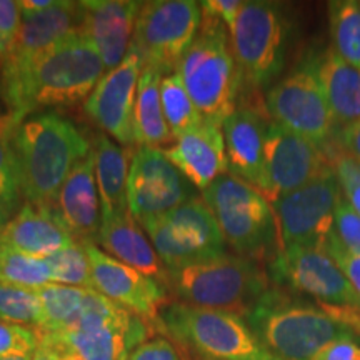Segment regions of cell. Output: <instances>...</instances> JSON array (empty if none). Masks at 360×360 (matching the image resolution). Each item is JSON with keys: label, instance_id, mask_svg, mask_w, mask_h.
Instances as JSON below:
<instances>
[{"label": "cell", "instance_id": "cell-1", "mask_svg": "<svg viewBox=\"0 0 360 360\" xmlns=\"http://www.w3.org/2000/svg\"><path fill=\"white\" fill-rule=\"evenodd\" d=\"M107 74L97 49L82 34L53 45L24 69L2 74V101L25 120L34 112L87 101Z\"/></svg>", "mask_w": 360, "mask_h": 360}, {"label": "cell", "instance_id": "cell-2", "mask_svg": "<svg viewBox=\"0 0 360 360\" xmlns=\"http://www.w3.org/2000/svg\"><path fill=\"white\" fill-rule=\"evenodd\" d=\"M245 321L281 360H312L337 339H360V310L309 302L276 285L260 297Z\"/></svg>", "mask_w": 360, "mask_h": 360}, {"label": "cell", "instance_id": "cell-3", "mask_svg": "<svg viewBox=\"0 0 360 360\" xmlns=\"http://www.w3.org/2000/svg\"><path fill=\"white\" fill-rule=\"evenodd\" d=\"M20 187L25 202L56 207L57 195L72 169L92 147L70 120L57 114L27 117L15 132Z\"/></svg>", "mask_w": 360, "mask_h": 360}, {"label": "cell", "instance_id": "cell-4", "mask_svg": "<svg viewBox=\"0 0 360 360\" xmlns=\"http://www.w3.org/2000/svg\"><path fill=\"white\" fill-rule=\"evenodd\" d=\"M193 105L210 122L224 125L237 110L242 75L222 22L202 12V27L177 65Z\"/></svg>", "mask_w": 360, "mask_h": 360}, {"label": "cell", "instance_id": "cell-5", "mask_svg": "<svg viewBox=\"0 0 360 360\" xmlns=\"http://www.w3.org/2000/svg\"><path fill=\"white\" fill-rule=\"evenodd\" d=\"M270 287L269 272L259 260L229 254L172 270L167 281V289L180 304L222 310L244 319Z\"/></svg>", "mask_w": 360, "mask_h": 360}, {"label": "cell", "instance_id": "cell-6", "mask_svg": "<svg viewBox=\"0 0 360 360\" xmlns=\"http://www.w3.org/2000/svg\"><path fill=\"white\" fill-rule=\"evenodd\" d=\"M160 327L180 347L204 360H281L240 315L170 302L160 310Z\"/></svg>", "mask_w": 360, "mask_h": 360}, {"label": "cell", "instance_id": "cell-7", "mask_svg": "<svg viewBox=\"0 0 360 360\" xmlns=\"http://www.w3.org/2000/svg\"><path fill=\"white\" fill-rule=\"evenodd\" d=\"M202 199L237 255L259 260L278 245L272 204L244 180L225 174L202 192Z\"/></svg>", "mask_w": 360, "mask_h": 360}, {"label": "cell", "instance_id": "cell-8", "mask_svg": "<svg viewBox=\"0 0 360 360\" xmlns=\"http://www.w3.org/2000/svg\"><path fill=\"white\" fill-rule=\"evenodd\" d=\"M139 224L169 272L227 255L224 233L202 197Z\"/></svg>", "mask_w": 360, "mask_h": 360}, {"label": "cell", "instance_id": "cell-9", "mask_svg": "<svg viewBox=\"0 0 360 360\" xmlns=\"http://www.w3.org/2000/svg\"><path fill=\"white\" fill-rule=\"evenodd\" d=\"M229 35L242 82L262 89L281 74L285 64L289 24L278 4L244 2Z\"/></svg>", "mask_w": 360, "mask_h": 360}, {"label": "cell", "instance_id": "cell-10", "mask_svg": "<svg viewBox=\"0 0 360 360\" xmlns=\"http://www.w3.org/2000/svg\"><path fill=\"white\" fill-rule=\"evenodd\" d=\"M202 27V6L193 0H152L143 2L130 51L143 67L162 75L177 70L179 62L197 39Z\"/></svg>", "mask_w": 360, "mask_h": 360}, {"label": "cell", "instance_id": "cell-11", "mask_svg": "<svg viewBox=\"0 0 360 360\" xmlns=\"http://www.w3.org/2000/svg\"><path fill=\"white\" fill-rule=\"evenodd\" d=\"M265 107L272 122L330 154L337 129L315 70V60L300 65L274 85L265 97Z\"/></svg>", "mask_w": 360, "mask_h": 360}, {"label": "cell", "instance_id": "cell-12", "mask_svg": "<svg viewBox=\"0 0 360 360\" xmlns=\"http://www.w3.org/2000/svg\"><path fill=\"white\" fill-rule=\"evenodd\" d=\"M272 285L337 309L360 310V299L347 277L322 247H289L269 264Z\"/></svg>", "mask_w": 360, "mask_h": 360}, {"label": "cell", "instance_id": "cell-13", "mask_svg": "<svg viewBox=\"0 0 360 360\" xmlns=\"http://www.w3.org/2000/svg\"><path fill=\"white\" fill-rule=\"evenodd\" d=\"M340 197L339 180L332 170L307 186L270 202L276 215L278 250L297 245L323 247L327 236L334 229Z\"/></svg>", "mask_w": 360, "mask_h": 360}, {"label": "cell", "instance_id": "cell-14", "mask_svg": "<svg viewBox=\"0 0 360 360\" xmlns=\"http://www.w3.org/2000/svg\"><path fill=\"white\" fill-rule=\"evenodd\" d=\"M191 199L192 186L167 159L164 148L135 150L130 162L127 204L137 222L167 214Z\"/></svg>", "mask_w": 360, "mask_h": 360}, {"label": "cell", "instance_id": "cell-15", "mask_svg": "<svg viewBox=\"0 0 360 360\" xmlns=\"http://www.w3.org/2000/svg\"><path fill=\"white\" fill-rule=\"evenodd\" d=\"M330 155L270 120L265 139L264 195L270 202L332 172Z\"/></svg>", "mask_w": 360, "mask_h": 360}, {"label": "cell", "instance_id": "cell-16", "mask_svg": "<svg viewBox=\"0 0 360 360\" xmlns=\"http://www.w3.org/2000/svg\"><path fill=\"white\" fill-rule=\"evenodd\" d=\"M92 270V290L127 309L143 321L160 326V310L167 305V287L98 250L94 242H82Z\"/></svg>", "mask_w": 360, "mask_h": 360}, {"label": "cell", "instance_id": "cell-17", "mask_svg": "<svg viewBox=\"0 0 360 360\" xmlns=\"http://www.w3.org/2000/svg\"><path fill=\"white\" fill-rule=\"evenodd\" d=\"M142 60L134 51L115 69L107 72L84 102V110L109 137L122 147L135 143V98Z\"/></svg>", "mask_w": 360, "mask_h": 360}, {"label": "cell", "instance_id": "cell-18", "mask_svg": "<svg viewBox=\"0 0 360 360\" xmlns=\"http://www.w3.org/2000/svg\"><path fill=\"white\" fill-rule=\"evenodd\" d=\"M143 2L135 0H84L80 34L97 49L107 72L115 69L130 51L135 24Z\"/></svg>", "mask_w": 360, "mask_h": 360}, {"label": "cell", "instance_id": "cell-19", "mask_svg": "<svg viewBox=\"0 0 360 360\" xmlns=\"http://www.w3.org/2000/svg\"><path fill=\"white\" fill-rule=\"evenodd\" d=\"M82 7L80 2L57 0L56 6L42 12L22 13L19 37L12 52L0 65L2 74L24 69L53 45L80 34Z\"/></svg>", "mask_w": 360, "mask_h": 360}, {"label": "cell", "instance_id": "cell-20", "mask_svg": "<svg viewBox=\"0 0 360 360\" xmlns=\"http://www.w3.org/2000/svg\"><path fill=\"white\" fill-rule=\"evenodd\" d=\"M164 152L187 182L202 192L229 172L222 125L210 120H202Z\"/></svg>", "mask_w": 360, "mask_h": 360}, {"label": "cell", "instance_id": "cell-21", "mask_svg": "<svg viewBox=\"0 0 360 360\" xmlns=\"http://www.w3.org/2000/svg\"><path fill=\"white\" fill-rule=\"evenodd\" d=\"M270 120L255 107H238L222 125L229 170L264 193L265 139Z\"/></svg>", "mask_w": 360, "mask_h": 360}, {"label": "cell", "instance_id": "cell-22", "mask_svg": "<svg viewBox=\"0 0 360 360\" xmlns=\"http://www.w3.org/2000/svg\"><path fill=\"white\" fill-rule=\"evenodd\" d=\"M56 210L75 240L96 244L101 231L102 212L94 148L65 179L57 195Z\"/></svg>", "mask_w": 360, "mask_h": 360}, {"label": "cell", "instance_id": "cell-23", "mask_svg": "<svg viewBox=\"0 0 360 360\" xmlns=\"http://www.w3.org/2000/svg\"><path fill=\"white\" fill-rule=\"evenodd\" d=\"M72 242H75V238L62 222L56 207L34 205L29 202L8 220L0 237V245L35 257H49Z\"/></svg>", "mask_w": 360, "mask_h": 360}, {"label": "cell", "instance_id": "cell-24", "mask_svg": "<svg viewBox=\"0 0 360 360\" xmlns=\"http://www.w3.org/2000/svg\"><path fill=\"white\" fill-rule=\"evenodd\" d=\"M97 242L110 257L139 270L143 276L155 278L167 287L169 270L165 269L152 242L142 232V225L130 212L103 220Z\"/></svg>", "mask_w": 360, "mask_h": 360}, {"label": "cell", "instance_id": "cell-25", "mask_svg": "<svg viewBox=\"0 0 360 360\" xmlns=\"http://www.w3.org/2000/svg\"><path fill=\"white\" fill-rule=\"evenodd\" d=\"M39 334V345L57 354H74L82 360H125L143 342L150 340L152 332H127L120 328L72 330L58 334Z\"/></svg>", "mask_w": 360, "mask_h": 360}, {"label": "cell", "instance_id": "cell-26", "mask_svg": "<svg viewBox=\"0 0 360 360\" xmlns=\"http://www.w3.org/2000/svg\"><path fill=\"white\" fill-rule=\"evenodd\" d=\"M319 80L326 94L335 129L360 122V69L344 62L332 49L315 60Z\"/></svg>", "mask_w": 360, "mask_h": 360}, {"label": "cell", "instance_id": "cell-27", "mask_svg": "<svg viewBox=\"0 0 360 360\" xmlns=\"http://www.w3.org/2000/svg\"><path fill=\"white\" fill-rule=\"evenodd\" d=\"M96 179L101 199L102 222L129 212V154L127 148L112 141L109 135L98 134L94 141Z\"/></svg>", "mask_w": 360, "mask_h": 360}, {"label": "cell", "instance_id": "cell-28", "mask_svg": "<svg viewBox=\"0 0 360 360\" xmlns=\"http://www.w3.org/2000/svg\"><path fill=\"white\" fill-rule=\"evenodd\" d=\"M164 75L152 67H143L139 79L137 98H135L134 122L135 143L139 147L160 148L174 141L164 117L160 98V84Z\"/></svg>", "mask_w": 360, "mask_h": 360}, {"label": "cell", "instance_id": "cell-29", "mask_svg": "<svg viewBox=\"0 0 360 360\" xmlns=\"http://www.w3.org/2000/svg\"><path fill=\"white\" fill-rule=\"evenodd\" d=\"M89 289L49 283L37 290L42 307V322L37 332L42 334H58L70 330L77 323L82 304Z\"/></svg>", "mask_w": 360, "mask_h": 360}, {"label": "cell", "instance_id": "cell-30", "mask_svg": "<svg viewBox=\"0 0 360 360\" xmlns=\"http://www.w3.org/2000/svg\"><path fill=\"white\" fill-rule=\"evenodd\" d=\"M24 120L7 112L0 117V205L11 215L19 212L22 207V187L19 160L15 152V132Z\"/></svg>", "mask_w": 360, "mask_h": 360}, {"label": "cell", "instance_id": "cell-31", "mask_svg": "<svg viewBox=\"0 0 360 360\" xmlns=\"http://www.w3.org/2000/svg\"><path fill=\"white\" fill-rule=\"evenodd\" d=\"M328 30L332 51L360 69V0L328 2Z\"/></svg>", "mask_w": 360, "mask_h": 360}, {"label": "cell", "instance_id": "cell-32", "mask_svg": "<svg viewBox=\"0 0 360 360\" xmlns=\"http://www.w3.org/2000/svg\"><path fill=\"white\" fill-rule=\"evenodd\" d=\"M0 283L39 290L53 283L51 265L45 257H35L0 245Z\"/></svg>", "mask_w": 360, "mask_h": 360}, {"label": "cell", "instance_id": "cell-33", "mask_svg": "<svg viewBox=\"0 0 360 360\" xmlns=\"http://www.w3.org/2000/svg\"><path fill=\"white\" fill-rule=\"evenodd\" d=\"M160 98L164 117L167 120L174 141L182 137L184 134L191 132L192 129H195L204 120V117L193 105L186 85H184L177 72H172V74L162 77Z\"/></svg>", "mask_w": 360, "mask_h": 360}, {"label": "cell", "instance_id": "cell-34", "mask_svg": "<svg viewBox=\"0 0 360 360\" xmlns=\"http://www.w3.org/2000/svg\"><path fill=\"white\" fill-rule=\"evenodd\" d=\"M45 259L51 265L53 283L92 289V270L82 242H72L70 245L53 252Z\"/></svg>", "mask_w": 360, "mask_h": 360}, {"label": "cell", "instance_id": "cell-35", "mask_svg": "<svg viewBox=\"0 0 360 360\" xmlns=\"http://www.w3.org/2000/svg\"><path fill=\"white\" fill-rule=\"evenodd\" d=\"M0 321L37 330L42 322L37 290L0 283Z\"/></svg>", "mask_w": 360, "mask_h": 360}, {"label": "cell", "instance_id": "cell-36", "mask_svg": "<svg viewBox=\"0 0 360 360\" xmlns=\"http://www.w3.org/2000/svg\"><path fill=\"white\" fill-rule=\"evenodd\" d=\"M328 155H330L332 169L339 180L342 193L360 215V164L335 147Z\"/></svg>", "mask_w": 360, "mask_h": 360}, {"label": "cell", "instance_id": "cell-37", "mask_svg": "<svg viewBox=\"0 0 360 360\" xmlns=\"http://www.w3.org/2000/svg\"><path fill=\"white\" fill-rule=\"evenodd\" d=\"M334 233L344 249L360 255V215L345 199L344 193L337 202Z\"/></svg>", "mask_w": 360, "mask_h": 360}, {"label": "cell", "instance_id": "cell-38", "mask_svg": "<svg viewBox=\"0 0 360 360\" xmlns=\"http://www.w3.org/2000/svg\"><path fill=\"white\" fill-rule=\"evenodd\" d=\"M39 347L35 328L0 321V357L12 354H34Z\"/></svg>", "mask_w": 360, "mask_h": 360}, {"label": "cell", "instance_id": "cell-39", "mask_svg": "<svg viewBox=\"0 0 360 360\" xmlns=\"http://www.w3.org/2000/svg\"><path fill=\"white\" fill-rule=\"evenodd\" d=\"M22 24V13L19 2L0 0V65L12 52L19 37Z\"/></svg>", "mask_w": 360, "mask_h": 360}, {"label": "cell", "instance_id": "cell-40", "mask_svg": "<svg viewBox=\"0 0 360 360\" xmlns=\"http://www.w3.org/2000/svg\"><path fill=\"white\" fill-rule=\"evenodd\" d=\"M323 250L327 252L328 257L339 265V269L344 272V276L347 277L350 285L354 287L355 294L360 299V255L352 254L347 249H344L339 240H337L334 229L328 233L326 242H323Z\"/></svg>", "mask_w": 360, "mask_h": 360}, {"label": "cell", "instance_id": "cell-41", "mask_svg": "<svg viewBox=\"0 0 360 360\" xmlns=\"http://www.w3.org/2000/svg\"><path fill=\"white\" fill-rule=\"evenodd\" d=\"M129 360H180L174 344L164 337H152L129 354Z\"/></svg>", "mask_w": 360, "mask_h": 360}, {"label": "cell", "instance_id": "cell-42", "mask_svg": "<svg viewBox=\"0 0 360 360\" xmlns=\"http://www.w3.org/2000/svg\"><path fill=\"white\" fill-rule=\"evenodd\" d=\"M200 6L202 12L222 22L225 29L231 34L237 22L238 13L244 7V2L242 0H205V2H200Z\"/></svg>", "mask_w": 360, "mask_h": 360}, {"label": "cell", "instance_id": "cell-43", "mask_svg": "<svg viewBox=\"0 0 360 360\" xmlns=\"http://www.w3.org/2000/svg\"><path fill=\"white\" fill-rule=\"evenodd\" d=\"M312 360H360V339L342 337L323 347Z\"/></svg>", "mask_w": 360, "mask_h": 360}, {"label": "cell", "instance_id": "cell-44", "mask_svg": "<svg viewBox=\"0 0 360 360\" xmlns=\"http://www.w3.org/2000/svg\"><path fill=\"white\" fill-rule=\"evenodd\" d=\"M334 147L347 154L360 164V122L350 125L347 129L337 130Z\"/></svg>", "mask_w": 360, "mask_h": 360}, {"label": "cell", "instance_id": "cell-45", "mask_svg": "<svg viewBox=\"0 0 360 360\" xmlns=\"http://www.w3.org/2000/svg\"><path fill=\"white\" fill-rule=\"evenodd\" d=\"M57 0H22L19 2L20 13H34V12H42L56 6Z\"/></svg>", "mask_w": 360, "mask_h": 360}, {"label": "cell", "instance_id": "cell-46", "mask_svg": "<svg viewBox=\"0 0 360 360\" xmlns=\"http://www.w3.org/2000/svg\"><path fill=\"white\" fill-rule=\"evenodd\" d=\"M32 360H60V357L52 349L45 347V345H39L37 350L34 352Z\"/></svg>", "mask_w": 360, "mask_h": 360}, {"label": "cell", "instance_id": "cell-47", "mask_svg": "<svg viewBox=\"0 0 360 360\" xmlns=\"http://www.w3.org/2000/svg\"><path fill=\"white\" fill-rule=\"evenodd\" d=\"M11 219H12L11 215H8L6 210H4V207L0 205V237H2V233H4V231H6L8 220H11Z\"/></svg>", "mask_w": 360, "mask_h": 360}, {"label": "cell", "instance_id": "cell-48", "mask_svg": "<svg viewBox=\"0 0 360 360\" xmlns=\"http://www.w3.org/2000/svg\"><path fill=\"white\" fill-rule=\"evenodd\" d=\"M34 354H12V355H4L0 360H32Z\"/></svg>", "mask_w": 360, "mask_h": 360}, {"label": "cell", "instance_id": "cell-49", "mask_svg": "<svg viewBox=\"0 0 360 360\" xmlns=\"http://www.w3.org/2000/svg\"><path fill=\"white\" fill-rule=\"evenodd\" d=\"M0 101H2V70H0Z\"/></svg>", "mask_w": 360, "mask_h": 360}, {"label": "cell", "instance_id": "cell-50", "mask_svg": "<svg viewBox=\"0 0 360 360\" xmlns=\"http://www.w3.org/2000/svg\"><path fill=\"white\" fill-rule=\"evenodd\" d=\"M4 114H6V112H4V109H2V105H0V117H2Z\"/></svg>", "mask_w": 360, "mask_h": 360}, {"label": "cell", "instance_id": "cell-51", "mask_svg": "<svg viewBox=\"0 0 360 360\" xmlns=\"http://www.w3.org/2000/svg\"><path fill=\"white\" fill-rule=\"evenodd\" d=\"M125 360H129V359H125Z\"/></svg>", "mask_w": 360, "mask_h": 360}]
</instances>
